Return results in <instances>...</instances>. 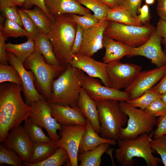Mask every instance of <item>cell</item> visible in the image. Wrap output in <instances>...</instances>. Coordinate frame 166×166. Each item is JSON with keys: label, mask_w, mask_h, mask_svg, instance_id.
<instances>
[{"label": "cell", "mask_w": 166, "mask_h": 166, "mask_svg": "<svg viewBox=\"0 0 166 166\" xmlns=\"http://www.w3.org/2000/svg\"><path fill=\"white\" fill-rule=\"evenodd\" d=\"M70 64L81 70L89 77L100 79L105 86L112 88L107 72V64L97 61L91 57L78 53L74 55Z\"/></svg>", "instance_id": "17"}, {"label": "cell", "mask_w": 166, "mask_h": 166, "mask_svg": "<svg viewBox=\"0 0 166 166\" xmlns=\"http://www.w3.org/2000/svg\"><path fill=\"white\" fill-rule=\"evenodd\" d=\"M55 142L52 140L49 142L33 143L29 163H39L53 155L58 148L56 147Z\"/></svg>", "instance_id": "24"}, {"label": "cell", "mask_w": 166, "mask_h": 166, "mask_svg": "<svg viewBox=\"0 0 166 166\" xmlns=\"http://www.w3.org/2000/svg\"><path fill=\"white\" fill-rule=\"evenodd\" d=\"M4 18L2 15L0 16V31L6 40L10 37L31 38L30 35L18 23L7 19L4 20Z\"/></svg>", "instance_id": "29"}, {"label": "cell", "mask_w": 166, "mask_h": 166, "mask_svg": "<svg viewBox=\"0 0 166 166\" xmlns=\"http://www.w3.org/2000/svg\"><path fill=\"white\" fill-rule=\"evenodd\" d=\"M106 19L127 25L136 26L143 25L129 11L118 6L110 9L108 13Z\"/></svg>", "instance_id": "28"}, {"label": "cell", "mask_w": 166, "mask_h": 166, "mask_svg": "<svg viewBox=\"0 0 166 166\" xmlns=\"http://www.w3.org/2000/svg\"><path fill=\"white\" fill-rule=\"evenodd\" d=\"M79 3L92 11L100 20H107L108 13L110 10L107 5L98 0H76Z\"/></svg>", "instance_id": "33"}, {"label": "cell", "mask_w": 166, "mask_h": 166, "mask_svg": "<svg viewBox=\"0 0 166 166\" xmlns=\"http://www.w3.org/2000/svg\"><path fill=\"white\" fill-rule=\"evenodd\" d=\"M155 29L149 23L136 26L108 21L104 35L130 47H137L147 42Z\"/></svg>", "instance_id": "7"}, {"label": "cell", "mask_w": 166, "mask_h": 166, "mask_svg": "<svg viewBox=\"0 0 166 166\" xmlns=\"http://www.w3.org/2000/svg\"><path fill=\"white\" fill-rule=\"evenodd\" d=\"M160 98L161 100L166 105V93L162 94Z\"/></svg>", "instance_id": "54"}, {"label": "cell", "mask_w": 166, "mask_h": 166, "mask_svg": "<svg viewBox=\"0 0 166 166\" xmlns=\"http://www.w3.org/2000/svg\"><path fill=\"white\" fill-rule=\"evenodd\" d=\"M76 106L86 118L90 121L96 132L99 134L100 123L96 101L89 97L82 87Z\"/></svg>", "instance_id": "21"}, {"label": "cell", "mask_w": 166, "mask_h": 166, "mask_svg": "<svg viewBox=\"0 0 166 166\" xmlns=\"http://www.w3.org/2000/svg\"><path fill=\"white\" fill-rule=\"evenodd\" d=\"M166 74V65L141 71L134 81L125 91L130 94V100L136 99L151 89Z\"/></svg>", "instance_id": "13"}, {"label": "cell", "mask_w": 166, "mask_h": 166, "mask_svg": "<svg viewBox=\"0 0 166 166\" xmlns=\"http://www.w3.org/2000/svg\"><path fill=\"white\" fill-rule=\"evenodd\" d=\"M30 105L33 111L29 119L33 123L44 128L53 141H57L60 137L57 131H61L62 125L52 116L49 103L43 99L33 102Z\"/></svg>", "instance_id": "10"}, {"label": "cell", "mask_w": 166, "mask_h": 166, "mask_svg": "<svg viewBox=\"0 0 166 166\" xmlns=\"http://www.w3.org/2000/svg\"><path fill=\"white\" fill-rule=\"evenodd\" d=\"M82 87L95 101L111 99L124 101L130 100V94L126 91L103 86L98 80L87 75L85 76Z\"/></svg>", "instance_id": "12"}, {"label": "cell", "mask_w": 166, "mask_h": 166, "mask_svg": "<svg viewBox=\"0 0 166 166\" xmlns=\"http://www.w3.org/2000/svg\"><path fill=\"white\" fill-rule=\"evenodd\" d=\"M6 49L13 53L20 61L24 62L35 51L34 40L28 38L27 41L20 44H6Z\"/></svg>", "instance_id": "27"}, {"label": "cell", "mask_w": 166, "mask_h": 166, "mask_svg": "<svg viewBox=\"0 0 166 166\" xmlns=\"http://www.w3.org/2000/svg\"><path fill=\"white\" fill-rule=\"evenodd\" d=\"M83 32V29L80 26L77 24L76 36L71 49L72 52L74 55L79 53L82 41Z\"/></svg>", "instance_id": "45"}, {"label": "cell", "mask_w": 166, "mask_h": 166, "mask_svg": "<svg viewBox=\"0 0 166 166\" xmlns=\"http://www.w3.org/2000/svg\"><path fill=\"white\" fill-rule=\"evenodd\" d=\"M110 144H102L95 149L79 153L78 160L80 162V166H100L101 163V157L107 150Z\"/></svg>", "instance_id": "26"}, {"label": "cell", "mask_w": 166, "mask_h": 166, "mask_svg": "<svg viewBox=\"0 0 166 166\" xmlns=\"http://www.w3.org/2000/svg\"><path fill=\"white\" fill-rule=\"evenodd\" d=\"M34 42L35 50L42 54L46 63L51 65H60L53 52V46L46 35L40 33Z\"/></svg>", "instance_id": "25"}, {"label": "cell", "mask_w": 166, "mask_h": 166, "mask_svg": "<svg viewBox=\"0 0 166 166\" xmlns=\"http://www.w3.org/2000/svg\"><path fill=\"white\" fill-rule=\"evenodd\" d=\"M156 125V129L152 133L154 138L166 135V113L164 115L159 117L157 119Z\"/></svg>", "instance_id": "43"}, {"label": "cell", "mask_w": 166, "mask_h": 166, "mask_svg": "<svg viewBox=\"0 0 166 166\" xmlns=\"http://www.w3.org/2000/svg\"><path fill=\"white\" fill-rule=\"evenodd\" d=\"M22 9L32 18L40 33L45 35L48 34L52 22L42 10L37 6L32 10Z\"/></svg>", "instance_id": "30"}, {"label": "cell", "mask_w": 166, "mask_h": 166, "mask_svg": "<svg viewBox=\"0 0 166 166\" xmlns=\"http://www.w3.org/2000/svg\"><path fill=\"white\" fill-rule=\"evenodd\" d=\"M98 0L107 5L111 9L116 7L117 6L119 1V0Z\"/></svg>", "instance_id": "52"}, {"label": "cell", "mask_w": 166, "mask_h": 166, "mask_svg": "<svg viewBox=\"0 0 166 166\" xmlns=\"http://www.w3.org/2000/svg\"><path fill=\"white\" fill-rule=\"evenodd\" d=\"M151 135L142 134L137 138L118 139V148L115 150L117 161L122 166H132L134 157H140L145 161L147 166H157L161 160L154 156L150 146Z\"/></svg>", "instance_id": "4"}, {"label": "cell", "mask_w": 166, "mask_h": 166, "mask_svg": "<svg viewBox=\"0 0 166 166\" xmlns=\"http://www.w3.org/2000/svg\"><path fill=\"white\" fill-rule=\"evenodd\" d=\"M70 14L74 21L83 30L97 26L100 23V20L94 14L91 13L83 15L76 14Z\"/></svg>", "instance_id": "38"}, {"label": "cell", "mask_w": 166, "mask_h": 166, "mask_svg": "<svg viewBox=\"0 0 166 166\" xmlns=\"http://www.w3.org/2000/svg\"><path fill=\"white\" fill-rule=\"evenodd\" d=\"M150 146L152 149L160 155L162 163L166 166V135L151 139Z\"/></svg>", "instance_id": "39"}, {"label": "cell", "mask_w": 166, "mask_h": 166, "mask_svg": "<svg viewBox=\"0 0 166 166\" xmlns=\"http://www.w3.org/2000/svg\"><path fill=\"white\" fill-rule=\"evenodd\" d=\"M108 21H100L96 26L83 30V39L79 53L91 57L103 48L104 31Z\"/></svg>", "instance_id": "18"}, {"label": "cell", "mask_w": 166, "mask_h": 166, "mask_svg": "<svg viewBox=\"0 0 166 166\" xmlns=\"http://www.w3.org/2000/svg\"><path fill=\"white\" fill-rule=\"evenodd\" d=\"M161 95L155 92L151 88L139 97L126 101L134 107H138L144 110L154 100L160 98Z\"/></svg>", "instance_id": "34"}, {"label": "cell", "mask_w": 166, "mask_h": 166, "mask_svg": "<svg viewBox=\"0 0 166 166\" xmlns=\"http://www.w3.org/2000/svg\"><path fill=\"white\" fill-rule=\"evenodd\" d=\"M158 34L161 38H166V20L160 18L156 28Z\"/></svg>", "instance_id": "51"}, {"label": "cell", "mask_w": 166, "mask_h": 166, "mask_svg": "<svg viewBox=\"0 0 166 166\" xmlns=\"http://www.w3.org/2000/svg\"><path fill=\"white\" fill-rule=\"evenodd\" d=\"M34 5L42 10L51 22L53 21L54 17L51 15L48 11L45 6L44 0H25L23 7L24 9H29Z\"/></svg>", "instance_id": "44"}, {"label": "cell", "mask_w": 166, "mask_h": 166, "mask_svg": "<svg viewBox=\"0 0 166 166\" xmlns=\"http://www.w3.org/2000/svg\"><path fill=\"white\" fill-rule=\"evenodd\" d=\"M81 70L68 65L52 84V97L49 103L76 106L85 76Z\"/></svg>", "instance_id": "3"}, {"label": "cell", "mask_w": 166, "mask_h": 166, "mask_svg": "<svg viewBox=\"0 0 166 166\" xmlns=\"http://www.w3.org/2000/svg\"><path fill=\"white\" fill-rule=\"evenodd\" d=\"M156 10L160 18L166 20V0H157Z\"/></svg>", "instance_id": "48"}, {"label": "cell", "mask_w": 166, "mask_h": 166, "mask_svg": "<svg viewBox=\"0 0 166 166\" xmlns=\"http://www.w3.org/2000/svg\"><path fill=\"white\" fill-rule=\"evenodd\" d=\"M106 143L115 145L116 140L102 137L95 131L90 121L87 119L86 130L81 141L79 153L93 150L101 144Z\"/></svg>", "instance_id": "23"}, {"label": "cell", "mask_w": 166, "mask_h": 166, "mask_svg": "<svg viewBox=\"0 0 166 166\" xmlns=\"http://www.w3.org/2000/svg\"><path fill=\"white\" fill-rule=\"evenodd\" d=\"M54 18L50 31L46 36L60 65L66 67L74 56L71 49L76 36L77 24L69 14Z\"/></svg>", "instance_id": "2"}, {"label": "cell", "mask_w": 166, "mask_h": 166, "mask_svg": "<svg viewBox=\"0 0 166 166\" xmlns=\"http://www.w3.org/2000/svg\"><path fill=\"white\" fill-rule=\"evenodd\" d=\"M62 125L61 137L55 144L58 148L62 147L67 153L70 165L77 166L79 149L86 127L80 125Z\"/></svg>", "instance_id": "11"}, {"label": "cell", "mask_w": 166, "mask_h": 166, "mask_svg": "<svg viewBox=\"0 0 166 166\" xmlns=\"http://www.w3.org/2000/svg\"><path fill=\"white\" fill-rule=\"evenodd\" d=\"M152 89L155 92L160 95L166 93V74L159 82Z\"/></svg>", "instance_id": "49"}, {"label": "cell", "mask_w": 166, "mask_h": 166, "mask_svg": "<svg viewBox=\"0 0 166 166\" xmlns=\"http://www.w3.org/2000/svg\"><path fill=\"white\" fill-rule=\"evenodd\" d=\"M122 110L128 117L126 127L121 131L119 139H135L140 135L148 134L152 131L157 121L156 117L138 109L126 101H119Z\"/></svg>", "instance_id": "8"}, {"label": "cell", "mask_w": 166, "mask_h": 166, "mask_svg": "<svg viewBox=\"0 0 166 166\" xmlns=\"http://www.w3.org/2000/svg\"><path fill=\"white\" fill-rule=\"evenodd\" d=\"M2 16L7 19L18 23L22 27L23 24L20 17L16 6H7L0 7Z\"/></svg>", "instance_id": "42"}, {"label": "cell", "mask_w": 166, "mask_h": 166, "mask_svg": "<svg viewBox=\"0 0 166 166\" xmlns=\"http://www.w3.org/2000/svg\"><path fill=\"white\" fill-rule=\"evenodd\" d=\"M49 104L52 116L61 125L86 126L87 119L77 106L72 107L58 103Z\"/></svg>", "instance_id": "19"}, {"label": "cell", "mask_w": 166, "mask_h": 166, "mask_svg": "<svg viewBox=\"0 0 166 166\" xmlns=\"http://www.w3.org/2000/svg\"><path fill=\"white\" fill-rule=\"evenodd\" d=\"M22 85L9 82L0 85V142L3 143L9 131L20 125L30 117L33 109L23 100Z\"/></svg>", "instance_id": "1"}, {"label": "cell", "mask_w": 166, "mask_h": 166, "mask_svg": "<svg viewBox=\"0 0 166 166\" xmlns=\"http://www.w3.org/2000/svg\"><path fill=\"white\" fill-rule=\"evenodd\" d=\"M23 65L26 69H30L32 72L38 91L49 102L52 97V82L66 67L48 64L42 54L36 50L27 58Z\"/></svg>", "instance_id": "6"}, {"label": "cell", "mask_w": 166, "mask_h": 166, "mask_svg": "<svg viewBox=\"0 0 166 166\" xmlns=\"http://www.w3.org/2000/svg\"><path fill=\"white\" fill-rule=\"evenodd\" d=\"M22 160L14 151L6 147L3 143L0 144V164L20 166Z\"/></svg>", "instance_id": "36"}, {"label": "cell", "mask_w": 166, "mask_h": 166, "mask_svg": "<svg viewBox=\"0 0 166 166\" xmlns=\"http://www.w3.org/2000/svg\"><path fill=\"white\" fill-rule=\"evenodd\" d=\"M69 159L65 150L62 147H59L56 152L49 157L39 163L32 164L24 162L26 166H61Z\"/></svg>", "instance_id": "31"}, {"label": "cell", "mask_w": 166, "mask_h": 166, "mask_svg": "<svg viewBox=\"0 0 166 166\" xmlns=\"http://www.w3.org/2000/svg\"><path fill=\"white\" fill-rule=\"evenodd\" d=\"M17 9L25 30L34 40L40 33L38 28L30 17L22 9Z\"/></svg>", "instance_id": "37"}, {"label": "cell", "mask_w": 166, "mask_h": 166, "mask_svg": "<svg viewBox=\"0 0 166 166\" xmlns=\"http://www.w3.org/2000/svg\"><path fill=\"white\" fill-rule=\"evenodd\" d=\"M23 126L33 143L49 142L52 140L45 134L42 127L32 122L29 118L25 121Z\"/></svg>", "instance_id": "32"}, {"label": "cell", "mask_w": 166, "mask_h": 166, "mask_svg": "<svg viewBox=\"0 0 166 166\" xmlns=\"http://www.w3.org/2000/svg\"><path fill=\"white\" fill-rule=\"evenodd\" d=\"M155 2V0H145L146 4L148 5H152Z\"/></svg>", "instance_id": "55"}, {"label": "cell", "mask_w": 166, "mask_h": 166, "mask_svg": "<svg viewBox=\"0 0 166 166\" xmlns=\"http://www.w3.org/2000/svg\"><path fill=\"white\" fill-rule=\"evenodd\" d=\"M161 43L164 45V47L163 51L166 54V38H161Z\"/></svg>", "instance_id": "53"}, {"label": "cell", "mask_w": 166, "mask_h": 166, "mask_svg": "<svg viewBox=\"0 0 166 166\" xmlns=\"http://www.w3.org/2000/svg\"><path fill=\"white\" fill-rule=\"evenodd\" d=\"M8 60L19 73L22 81L24 96L26 103L30 105L33 102L45 99L37 90L35 86V77L31 70H26L23 62L12 53L6 51Z\"/></svg>", "instance_id": "14"}, {"label": "cell", "mask_w": 166, "mask_h": 166, "mask_svg": "<svg viewBox=\"0 0 166 166\" xmlns=\"http://www.w3.org/2000/svg\"><path fill=\"white\" fill-rule=\"evenodd\" d=\"M139 15H137L138 20L142 24L149 23L151 18L148 5L145 4L138 9Z\"/></svg>", "instance_id": "46"}, {"label": "cell", "mask_w": 166, "mask_h": 166, "mask_svg": "<svg viewBox=\"0 0 166 166\" xmlns=\"http://www.w3.org/2000/svg\"><path fill=\"white\" fill-rule=\"evenodd\" d=\"M48 11L52 16L67 14L85 15L90 10L83 6L76 0H44Z\"/></svg>", "instance_id": "20"}, {"label": "cell", "mask_w": 166, "mask_h": 166, "mask_svg": "<svg viewBox=\"0 0 166 166\" xmlns=\"http://www.w3.org/2000/svg\"><path fill=\"white\" fill-rule=\"evenodd\" d=\"M102 45L105 51L102 60L106 64L120 60L124 56H127L130 53L131 47L104 35Z\"/></svg>", "instance_id": "22"}, {"label": "cell", "mask_w": 166, "mask_h": 166, "mask_svg": "<svg viewBox=\"0 0 166 166\" xmlns=\"http://www.w3.org/2000/svg\"><path fill=\"white\" fill-rule=\"evenodd\" d=\"M142 67L129 63H123L120 60L107 64L106 69L112 88L120 90L129 86L134 81Z\"/></svg>", "instance_id": "9"}, {"label": "cell", "mask_w": 166, "mask_h": 166, "mask_svg": "<svg viewBox=\"0 0 166 166\" xmlns=\"http://www.w3.org/2000/svg\"><path fill=\"white\" fill-rule=\"evenodd\" d=\"M144 110L154 117H160L166 113V105L160 98L154 100Z\"/></svg>", "instance_id": "41"}, {"label": "cell", "mask_w": 166, "mask_h": 166, "mask_svg": "<svg viewBox=\"0 0 166 166\" xmlns=\"http://www.w3.org/2000/svg\"><path fill=\"white\" fill-rule=\"evenodd\" d=\"M10 82L22 85L20 75L14 66L0 64V83Z\"/></svg>", "instance_id": "35"}, {"label": "cell", "mask_w": 166, "mask_h": 166, "mask_svg": "<svg viewBox=\"0 0 166 166\" xmlns=\"http://www.w3.org/2000/svg\"><path fill=\"white\" fill-rule=\"evenodd\" d=\"M142 0H119L117 6L129 11L137 20V13Z\"/></svg>", "instance_id": "40"}, {"label": "cell", "mask_w": 166, "mask_h": 166, "mask_svg": "<svg viewBox=\"0 0 166 166\" xmlns=\"http://www.w3.org/2000/svg\"><path fill=\"white\" fill-rule=\"evenodd\" d=\"M6 39L0 31V62L1 64L7 65L8 57L6 49Z\"/></svg>", "instance_id": "47"}, {"label": "cell", "mask_w": 166, "mask_h": 166, "mask_svg": "<svg viewBox=\"0 0 166 166\" xmlns=\"http://www.w3.org/2000/svg\"><path fill=\"white\" fill-rule=\"evenodd\" d=\"M95 101L100 123V136L117 140L122 128L127 124L128 116L118 101L107 99Z\"/></svg>", "instance_id": "5"}, {"label": "cell", "mask_w": 166, "mask_h": 166, "mask_svg": "<svg viewBox=\"0 0 166 166\" xmlns=\"http://www.w3.org/2000/svg\"><path fill=\"white\" fill-rule=\"evenodd\" d=\"M3 143L15 152L24 162L30 163L33 143L23 126L20 125L12 129Z\"/></svg>", "instance_id": "16"}, {"label": "cell", "mask_w": 166, "mask_h": 166, "mask_svg": "<svg viewBox=\"0 0 166 166\" xmlns=\"http://www.w3.org/2000/svg\"><path fill=\"white\" fill-rule=\"evenodd\" d=\"M161 39L155 29L149 39L143 45L137 47H131L130 53L127 57L144 56L151 60L152 63L157 67L166 65V54L162 49Z\"/></svg>", "instance_id": "15"}, {"label": "cell", "mask_w": 166, "mask_h": 166, "mask_svg": "<svg viewBox=\"0 0 166 166\" xmlns=\"http://www.w3.org/2000/svg\"><path fill=\"white\" fill-rule=\"evenodd\" d=\"M25 0H0V8L7 6H23Z\"/></svg>", "instance_id": "50"}]
</instances>
